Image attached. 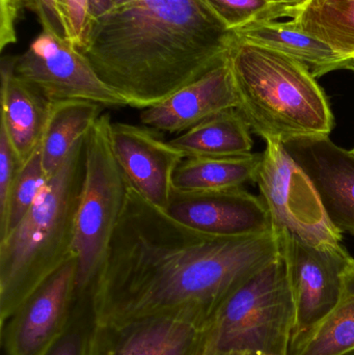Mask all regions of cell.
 Instances as JSON below:
<instances>
[{
    "label": "cell",
    "mask_w": 354,
    "mask_h": 355,
    "mask_svg": "<svg viewBox=\"0 0 354 355\" xmlns=\"http://www.w3.org/2000/svg\"><path fill=\"white\" fill-rule=\"evenodd\" d=\"M274 231L215 237L195 231L130 187L93 287L98 323L179 311L212 319L222 302L281 254Z\"/></svg>",
    "instance_id": "cell-1"
},
{
    "label": "cell",
    "mask_w": 354,
    "mask_h": 355,
    "mask_svg": "<svg viewBox=\"0 0 354 355\" xmlns=\"http://www.w3.org/2000/svg\"><path fill=\"white\" fill-rule=\"evenodd\" d=\"M236 39L204 0H126L89 19L78 50L127 106L143 110L226 60Z\"/></svg>",
    "instance_id": "cell-2"
},
{
    "label": "cell",
    "mask_w": 354,
    "mask_h": 355,
    "mask_svg": "<svg viewBox=\"0 0 354 355\" xmlns=\"http://www.w3.org/2000/svg\"><path fill=\"white\" fill-rule=\"evenodd\" d=\"M85 172V137L50 177L28 214L0 239V318L75 258V220Z\"/></svg>",
    "instance_id": "cell-3"
},
{
    "label": "cell",
    "mask_w": 354,
    "mask_h": 355,
    "mask_svg": "<svg viewBox=\"0 0 354 355\" xmlns=\"http://www.w3.org/2000/svg\"><path fill=\"white\" fill-rule=\"evenodd\" d=\"M228 60L238 94L237 110L265 141L332 132L328 98L305 64L238 37Z\"/></svg>",
    "instance_id": "cell-4"
},
{
    "label": "cell",
    "mask_w": 354,
    "mask_h": 355,
    "mask_svg": "<svg viewBox=\"0 0 354 355\" xmlns=\"http://www.w3.org/2000/svg\"><path fill=\"white\" fill-rule=\"evenodd\" d=\"M293 323L294 304L282 248L216 311L210 322L209 350L289 355Z\"/></svg>",
    "instance_id": "cell-5"
},
{
    "label": "cell",
    "mask_w": 354,
    "mask_h": 355,
    "mask_svg": "<svg viewBox=\"0 0 354 355\" xmlns=\"http://www.w3.org/2000/svg\"><path fill=\"white\" fill-rule=\"evenodd\" d=\"M112 122L109 114H102L85 137V180L75 220V297L93 292L131 187L112 151Z\"/></svg>",
    "instance_id": "cell-6"
},
{
    "label": "cell",
    "mask_w": 354,
    "mask_h": 355,
    "mask_svg": "<svg viewBox=\"0 0 354 355\" xmlns=\"http://www.w3.org/2000/svg\"><path fill=\"white\" fill-rule=\"evenodd\" d=\"M255 183L278 235L291 236L319 248L341 245L342 234L328 220L315 188L282 141H266Z\"/></svg>",
    "instance_id": "cell-7"
},
{
    "label": "cell",
    "mask_w": 354,
    "mask_h": 355,
    "mask_svg": "<svg viewBox=\"0 0 354 355\" xmlns=\"http://www.w3.org/2000/svg\"><path fill=\"white\" fill-rule=\"evenodd\" d=\"M280 236L294 304L289 345V355H294L338 304L343 275L353 258L342 245L319 248Z\"/></svg>",
    "instance_id": "cell-8"
},
{
    "label": "cell",
    "mask_w": 354,
    "mask_h": 355,
    "mask_svg": "<svg viewBox=\"0 0 354 355\" xmlns=\"http://www.w3.org/2000/svg\"><path fill=\"white\" fill-rule=\"evenodd\" d=\"M15 73L50 102L85 100L104 107L127 106L71 42L51 31H42L26 51L17 56Z\"/></svg>",
    "instance_id": "cell-9"
},
{
    "label": "cell",
    "mask_w": 354,
    "mask_h": 355,
    "mask_svg": "<svg viewBox=\"0 0 354 355\" xmlns=\"http://www.w3.org/2000/svg\"><path fill=\"white\" fill-rule=\"evenodd\" d=\"M211 319L179 311L98 323L91 355H207Z\"/></svg>",
    "instance_id": "cell-10"
},
{
    "label": "cell",
    "mask_w": 354,
    "mask_h": 355,
    "mask_svg": "<svg viewBox=\"0 0 354 355\" xmlns=\"http://www.w3.org/2000/svg\"><path fill=\"white\" fill-rule=\"evenodd\" d=\"M164 211L182 225L215 237H243L274 231L264 200L243 187L175 189Z\"/></svg>",
    "instance_id": "cell-11"
},
{
    "label": "cell",
    "mask_w": 354,
    "mask_h": 355,
    "mask_svg": "<svg viewBox=\"0 0 354 355\" xmlns=\"http://www.w3.org/2000/svg\"><path fill=\"white\" fill-rule=\"evenodd\" d=\"M76 258L35 289L1 324L8 355H42L62 333L76 294Z\"/></svg>",
    "instance_id": "cell-12"
},
{
    "label": "cell",
    "mask_w": 354,
    "mask_h": 355,
    "mask_svg": "<svg viewBox=\"0 0 354 355\" xmlns=\"http://www.w3.org/2000/svg\"><path fill=\"white\" fill-rule=\"evenodd\" d=\"M282 144L311 181L335 229L354 235L353 150L338 147L330 135H303Z\"/></svg>",
    "instance_id": "cell-13"
},
{
    "label": "cell",
    "mask_w": 354,
    "mask_h": 355,
    "mask_svg": "<svg viewBox=\"0 0 354 355\" xmlns=\"http://www.w3.org/2000/svg\"><path fill=\"white\" fill-rule=\"evenodd\" d=\"M109 137L112 151L131 187L166 210L175 190V173L185 156L160 132L143 125L112 122Z\"/></svg>",
    "instance_id": "cell-14"
},
{
    "label": "cell",
    "mask_w": 354,
    "mask_h": 355,
    "mask_svg": "<svg viewBox=\"0 0 354 355\" xmlns=\"http://www.w3.org/2000/svg\"><path fill=\"white\" fill-rule=\"evenodd\" d=\"M239 100L228 58L205 75L157 105L141 110V125L179 135L204 121L238 108Z\"/></svg>",
    "instance_id": "cell-15"
},
{
    "label": "cell",
    "mask_w": 354,
    "mask_h": 355,
    "mask_svg": "<svg viewBox=\"0 0 354 355\" xmlns=\"http://www.w3.org/2000/svg\"><path fill=\"white\" fill-rule=\"evenodd\" d=\"M17 56L1 60V124L20 166L41 145L50 101L15 73Z\"/></svg>",
    "instance_id": "cell-16"
},
{
    "label": "cell",
    "mask_w": 354,
    "mask_h": 355,
    "mask_svg": "<svg viewBox=\"0 0 354 355\" xmlns=\"http://www.w3.org/2000/svg\"><path fill=\"white\" fill-rule=\"evenodd\" d=\"M238 39L264 46L299 60L313 76L339 70L343 60L330 46L293 26L289 21H261L233 31Z\"/></svg>",
    "instance_id": "cell-17"
},
{
    "label": "cell",
    "mask_w": 354,
    "mask_h": 355,
    "mask_svg": "<svg viewBox=\"0 0 354 355\" xmlns=\"http://www.w3.org/2000/svg\"><path fill=\"white\" fill-rule=\"evenodd\" d=\"M104 106L85 100L50 102L49 116L39 145L48 179L55 174L74 146L87 137L102 116Z\"/></svg>",
    "instance_id": "cell-18"
},
{
    "label": "cell",
    "mask_w": 354,
    "mask_h": 355,
    "mask_svg": "<svg viewBox=\"0 0 354 355\" xmlns=\"http://www.w3.org/2000/svg\"><path fill=\"white\" fill-rule=\"evenodd\" d=\"M251 128L238 110H224L170 139L186 157H224L251 154Z\"/></svg>",
    "instance_id": "cell-19"
},
{
    "label": "cell",
    "mask_w": 354,
    "mask_h": 355,
    "mask_svg": "<svg viewBox=\"0 0 354 355\" xmlns=\"http://www.w3.org/2000/svg\"><path fill=\"white\" fill-rule=\"evenodd\" d=\"M289 22L330 46L343 62L354 58V0H305Z\"/></svg>",
    "instance_id": "cell-20"
},
{
    "label": "cell",
    "mask_w": 354,
    "mask_h": 355,
    "mask_svg": "<svg viewBox=\"0 0 354 355\" xmlns=\"http://www.w3.org/2000/svg\"><path fill=\"white\" fill-rule=\"evenodd\" d=\"M262 158L263 153L184 158L175 173V189H224L255 183Z\"/></svg>",
    "instance_id": "cell-21"
},
{
    "label": "cell",
    "mask_w": 354,
    "mask_h": 355,
    "mask_svg": "<svg viewBox=\"0 0 354 355\" xmlns=\"http://www.w3.org/2000/svg\"><path fill=\"white\" fill-rule=\"evenodd\" d=\"M354 349V259L343 275L338 304L294 355H341Z\"/></svg>",
    "instance_id": "cell-22"
},
{
    "label": "cell",
    "mask_w": 354,
    "mask_h": 355,
    "mask_svg": "<svg viewBox=\"0 0 354 355\" xmlns=\"http://www.w3.org/2000/svg\"><path fill=\"white\" fill-rule=\"evenodd\" d=\"M48 180L39 147L17 173L6 208L0 213V239L14 231L28 214Z\"/></svg>",
    "instance_id": "cell-23"
},
{
    "label": "cell",
    "mask_w": 354,
    "mask_h": 355,
    "mask_svg": "<svg viewBox=\"0 0 354 355\" xmlns=\"http://www.w3.org/2000/svg\"><path fill=\"white\" fill-rule=\"evenodd\" d=\"M231 31L291 17L305 0H204Z\"/></svg>",
    "instance_id": "cell-24"
},
{
    "label": "cell",
    "mask_w": 354,
    "mask_h": 355,
    "mask_svg": "<svg viewBox=\"0 0 354 355\" xmlns=\"http://www.w3.org/2000/svg\"><path fill=\"white\" fill-rule=\"evenodd\" d=\"M97 325L93 293L75 297L66 327L42 355H91Z\"/></svg>",
    "instance_id": "cell-25"
},
{
    "label": "cell",
    "mask_w": 354,
    "mask_h": 355,
    "mask_svg": "<svg viewBox=\"0 0 354 355\" xmlns=\"http://www.w3.org/2000/svg\"><path fill=\"white\" fill-rule=\"evenodd\" d=\"M57 4L66 27L67 39L78 49L89 22V0H57Z\"/></svg>",
    "instance_id": "cell-26"
},
{
    "label": "cell",
    "mask_w": 354,
    "mask_h": 355,
    "mask_svg": "<svg viewBox=\"0 0 354 355\" xmlns=\"http://www.w3.org/2000/svg\"><path fill=\"white\" fill-rule=\"evenodd\" d=\"M20 164L6 131L0 127V213L6 208Z\"/></svg>",
    "instance_id": "cell-27"
},
{
    "label": "cell",
    "mask_w": 354,
    "mask_h": 355,
    "mask_svg": "<svg viewBox=\"0 0 354 355\" xmlns=\"http://www.w3.org/2000/svg\"><path fill=\"white\" fill-rule=\"evenodd\" d=\"M23 6L28 8L39 19L43 31H51L67 39L66 27L58 10L57 0H22Z\"/></svg>",
    "instance_id": "cell-28"
},
{
    "label": "cell",
    "mask_w": 354,
    "mask_h": 355,
    "mask_svg": "<svg viewBox=\"0 0 354 355\" xmlns=\"http://www.w3.org/2000/svg\"><path fill=\"white\" fill-rule=\"evenodd\" d=\"M23 6L22 0H0V50L17 42L16 23Z\"/></svg>",
    "instance_id": "cell-29"
},
{
    "label": "cell",
    "mask_w": 354,
    "mask_h": 355,
    "mask_svg": "<svg viewBox=\"0 0 354 355\" xmlns=\"http://www.w3.org/2000/svg\"><path fill=\"white\" fill-rule=\"evenodd\" d=\"M124 1L126 0H89V19L107 12Z\"/></svg>",
    "instance_id": "cell-30"
},
{
    "label": "cell",
    "mask_w": 354,
    "mask_h": 355,
    "mask_svg": "<svg viewBox=\"0 0 354 355\" xmlns=\"http://www.w3.org/2000/svg\"><path fill=\"white\" fill-rule=\"evenodd\" d=\"M342 69H345V70H351L354 72V58L344 60V62L340 64V69H339V70H342Z\"/></svg>",
    "instance_id": "cell-31"
},
{
    "label": "cell",
    "mask_w": 354,
    "mask_h": 355,
    "mask_svg": "<svg viewBox=\"0 0 354 355\" xmlns=\"http://www.w3.org/2000/svg\"><path fill=\"white\" fill-rule=\"evenodd\" d=\"M207 355H255L251 354H243V352H230V354H218V352H213L211 350L208 352Z\"/></svg>",
    "instance_id": "cell-32"
},
{
    "label": "cell",
    "mask_w": 354,
    "mask_h": 355,
    "mask_svg": "<svg viewBox=\"0 0 354 355\" xmlns=\"http://www.w3.org/2000/svg\"><path fill=\"white\" fill-rule=\"evenodd\" d=\"M341 355H354V349L351 350V352H346V354H341Z\"/></svg>",
    "instance_id": "cell-33"
},
{
    "label": "cell",
    "mask_w": 354,
    "mask_h": 355,
    "mask_svg": "<svg viewBox=\"0 0 354 355\" xmlns=\"http://www.w3.org/2000/svg\"><path fill=\"white\" fill-rule=\"evenodd\" d=\"M353 151H354V150H353Z\"/></svg>",
    "instance_id": "cell-34"
}]
</instances>
